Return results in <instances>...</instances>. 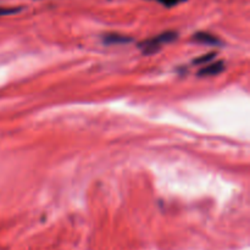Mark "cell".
<instances>
[{
    "instance_id": "obj_1",
    "label": "cell",
    "mask_w": 250,
    "mask_h": 250,
    "mask_svg": "<svg viewBox=\"0 0 250 250\" xmlns=\"http://www.w3.org/2000/svg\"><path fill=\"white\" fill-rule=\"evenodd\" d=\"M176 37H177V34H176L175 32H165V33L160 34V36L146 42V43H144V49H146L148 53H154L156 49L160 48L161 44L168 43V42L176 39Z\"/></svg>"
},
{
    "instance_id": "obj_2",
    "label": "cell",
    "mask_w": 250,
    "mask_h": 250,
    "mask_svg": "<svg viewBox=\"0 0 250 250\" xmlns=\"http://www.w3.org/2000/svg\"><path fill=\"white\" fill-rule=\"evenodd\" d=\"M194 39L198 42H202V43H208V44H220V41L217 38H215L214 36L209 33H204V32H199L194 36Z\"/></svg>"
},
{
    "instance_id": "obj_3",
    "label": "cell",
    "mask_w": 250,
    "mask_h": 250,
    "mask_svg": "<svg viewBox=\"0 0 250 250\" xmlns=\"http://www.w3.org/2000/svg\"><path fill=\"white\" fill-rule=\"evenodd\" d=\"M222 70V65L221 63H215V65H211L209 66V67L204 68L203 71H200V75H215V73L220 72V71Z\"/></svg>"
},
{
    "instance_id": "obj_4",
    "label": "cell",
    "mask_w": 250,
    "mask_h": 250,
    "mask_svg": "<svg viewBox=\"0 0 250 250\" xmlns=\"http://www.w3.org/2000/svg\"><path fill=\"white\" fill-rule=\"evenodd\" d=\"M23 7H0V16H7L20 12Z\"/></svg>"
},
{
    "instance_id": "obj_5",
    "label": "cell",
    "mask_w": 250,
    "mask_h": 250,
    "mask_svg": "<svg viewBox=\"0 0 250 250\" xmlns=\"http://www.w3.org/2000/svg\"><path fill=\"white\" fill-rule=\"evenodd\" d=\"M106 41L111 42V43H114V42H126V41H129V39H126L125 37L122 36H116V34H111V36H107L106 37Z\"/></svg>"
},
{
    "instance_id": "obj_6",
    "label": "cell",
    "mask_w": 250,
    "mask_h": 250,
    "mask_svg": "<svg viewBox=\"0 0 250 250\" xmlns=\"http://www.w3.org/2000/svg\"><path fill=\"white\" fill-rule=\"evenodd\" d=\"M158 1L164 5H167V6H172V5L178 4V2L181 1H185V0H158Z\"/></svg>"
}]
</instances>
